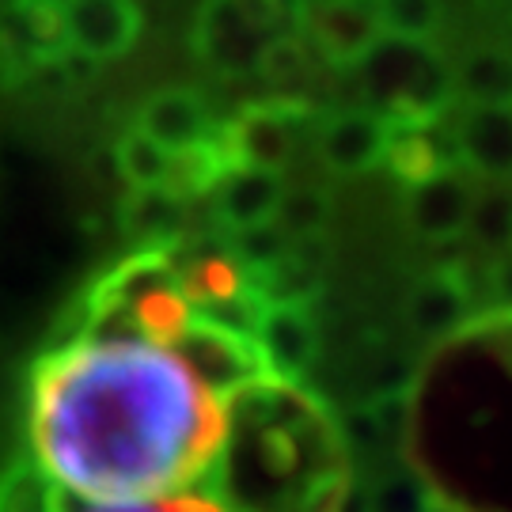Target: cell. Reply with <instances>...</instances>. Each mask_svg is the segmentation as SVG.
<instances>
[{"label": "cell", "mask_w": 512, "mask_h": 512, "mask_svg": "<svg viewBox=\"0 0 512 512\" xmlns=\"http://www.w3.org/2000/svg\"><path fill=\"white\" fill-rule=\"evenodd\" d=\"M65 19V38L69 50L84 61H114L133 50V42L141 35V8H133L126 0H76L69 8H61Z\"/></svg>", "instance_id": "4"}, {"label": "cell", "mask_w": 512, "mask_h": 512, "mask_svg": "<svg viewBox=\"0 0 512 512\" xmlns=\"http://www.w3.org/2000/svg\"><path fill=\"white\" fill-rule=\"evenodd\" d=\"M376 27L380 38H395V42H414V46H429V38L440 23L437 4L425 0H403V4H376Z\"/></svg>", "instance_id": "19"}, {"label": "cell", "mask_w": 512, "mask_h": 512, "mask_svg": "<svg viewBox=\"0 0 512 512\" xmlns=\"http://www.w3.org/2000/svg\"><path fill=\"white\" fill-rule=\"evenodd\" d=\"M224 494L239 512H338L346 471L338 437L315 403L285 380H266L228 403Z\"/></svg>", "instance_id": "2"}, {"label": "cell", "mask_w": 512, "mask_h": 512, "mask_svg": "<svg viewBox=\"0 0 512 512\" xmlns=\"http://www.w3.org/2000/svg\"><path fill=\"white\" fill-rule=\"evenodd\" d=\"M213 114L205 107V99L190 88H164L145 107L137 110V133L156 141L167 152H183L190 145H202L205 137H213Z\"/></svg>", "instance_id": "6"}, {"label": "cell", "mask_w": 512, "mask_h": 512, "mask_svg": "<svg viewBox=\"0 0 512 512\" xmlns=\"http://www.w3.org/2000/svg\"><path fill=\"white\" fill-rule=\"evenodd\" d=\"M368 512H433L425 486L410 475H387L372 486L368 494Z\"/></svg>", "instance_id": "20"}, {"label": "cell", "mask_w": 512, "mask_h": 512, "mask_svg": "<svg viewBox=\"0 0 512 512\" xmlns=\"http://www.w3.org/2000/svg\"><path fill=\"white\" fill-rule=\"evenodd\" d=\"M251 338L262 349L270 372L285 384L315 361V349H319L315 323L300 304H262Z\"/></svg>", "instance_id": "5"}, {"label": "cell", "mask_w": 512, "mask_h": 512, "mask_svg": "<svg viewBox=\"0 0 512 512\" xmlns=\"http://www.w3.org/2000/svg\"><path fill=\"white\" fill-rule=\"evenodd\" d=\"M285 183L277 171H258V167H239L213 190V209L220 224H228L236 236L255 232L274 224V217L285 205Z\"/></svg>", "instance_id": "9"}, {"label": "cell", "mask_w": 512, "mask_h": 512, "mask_svg": "<svg viewBox=\"0 0 512 512\" xmlns=\"http://www.w3.org/2000/svg\"><path fill=\"white\" fill-rule=\"evenodd\" d=\"M459 152L463 160L486 179L512 175V103L475 107L459 126Z\"/></svg>", "instance_id": "11"}, {"label": "cell", "mask_w": 512, "mask_h": 512, "mask_svg": "<svg viewBox=\"0 0 512 512\" xmlns=\"http://www.w3.org/2000/svg\"><path fill=\"white\" fill-rule=\"evenodd\" d=\"M387 145H391V129L380 114L368 110L334 114L319 133V156L334 175L372 171L387 156Z\"/></svg>", "instance_id": "8"}, {"label": "cell", "mask_w": 512, "mask_h": 512, "mask_svg": "<svg viewBox=\"0 0 512 512\" xmlns=\"http://www.w3.org/2000/svg\"><path fill=\"white\" fill-rule=\"evenodd\" d=\"M88 512H228L220 501L202 494H179V497H160V501H141V505H103V509Z\"/></svg>", "instance_id": "22"}, {"label": "cell", "mask_w": 512, "mask_h": 512, "mask_svg": "<svg viewBox=\"0 0 512 512\" xmlns=\"http://www.w3.org/2000/svg\"><path fill=\"white\" fill-rule=\"evenodd\" d=\"M304 31L315 42V50L334 65H361L368 50L380 42L376 12L368 4H323L304 8Z\"/></svg>", "instance_id": "7"}, {"label": "cell", "mask_w": 512, "mask_h": 512, "mask_svg": "<svg viewBox=\"0 0 512 512\" xmlns=\"http://www.w3.org/2000/svg\"><path fill=\"white\" fill-rule=\"evenodd\" d=\"M471 224L478 228V236L490 239V243H512V202L501 194L482 198V202H475Z\"/></svg>", "instance_id": "21"}, {"label": "cell", "mask_w": 512, "mask_h": 512, "mask_svg": "<svg viewBox=\"0 0 512 512\" xmlns=\"http://www.w3.org/2000/svg\"><path fill=\"white\" fill-rule=\"evenodd\" d=\"M270 42L274 35L266 27V16L251 8H205L194 31L198 57L224 76L255 73Z\"/></svg>", "instance_id": "3"}, {"label": "cell", "mask_w": 512, "mask_h": 512, "mask_svg": "<svg viewBox=\"0 0 512 512\" xmlns=\"http://www.w3.org/2000/svg\"><path fill=\"white\" fill-rule=\"evenodd\" d=\"M475 202V186L467 183V179H459V175H452V171H440L437 179L410 186L406 217H410V224L425 239H452L471 224Z\"/></svg>", "instance_id": "10"}, {"label": "cell", "mask_w": 512, "mask_h": 512, "mask_svg": "<svg viewBox=\"0 0 512 512\" xmlns=\"http://www.w3.org/2000/svg\"><path fill=\"white\" fill-rule=\"evenodd\" d=\"M387 167L395 179H403L406 186H421L429 179H437L440 171V152L437 145L425 137V133H391V145H387Z\"/></svg>", "instance_id": "18"}, {"label": "cell", "mask_w": 512, "mask_h": 512, "mask_svg": "<svg viewBox=\"0 0 512 512\" xmlns=\"http://www.w3.org/2000/svg\"><path fill=\"white\" fill-rule=\"evenodd\" d=\"M0 38L8 42V50L19 61H31V65H54V61H61V57L69 54L61 8H50V4L12 8L8 23L0 27Z\"/></svg>", "instance_id": "12"}, {"label": "cell", "mask_w": 512, "mask_h": 512, "mask_svg": "<svg viewBox=\"0 0 512 512\" xmlns=\"http://www.w3.org/2000/svg\"><path fill=\"white\" fill-rule=\"evenodd\" d=\"M0 512H69V497L35 459H16L0 471Z\"/></svg>", "instance_id": "14"}, {"label": "cell", "mask_w": 512, "mask_h": 512, "mask_svg": "<svg viewBox=\"0 0 512 512\" xmlns=\"http://www.w3.org/2000/svg\"><path fill=\"white\" fill-rule=\"evenodd\" d=\"M228 406L171 346L133 334L76 338L42 357L31 384L38 467L99 505L160 501L209 471Z\"/></svg>", "instance_id": "1"}, {"label": "cell", "mask_w": 512, "mask_h": 512, "mask_svg": "<svg viewBox=\"0 0 512 512\" xmlns=\"http://www.w3.org/2000/svg\"><path fill=\"white\" fill-rule=\"evenodd\" d=\"M114 160H118V171L133 190H164L167 186V171H171V152L160 148L156 141L141 137L137 129L126 133L118 148H114Z\"/></svg>", "instance_id": "16"}, {"label": "cell", "mask_w": 512, "mask_h": 512, "mask_svg": "<svg viewBox=\"0 0 512 512\" xmlns=\"http://www.w3.org/2000/svg\"><path fill=\"white\" fill-rule=\"evenodd\" d=\"M459 84L478 99V107L512 103V57L501 50H482L471 54L459 69Z\"/></svg>", "instance_id": "17"}, {"label": "cell", "mask_w": 512, "mask_h": 512, "mask_svg": "<svg viewBox=\"0 0 512 512\" xmlns=\"http://www.w3.org/2000/svg\"><path fill=\"white\" fill-rule=\"evenodd\" d=\"M463 308H467L463 281L456 274H440L429 285H421V293L410 304V319L425 334H440V330H448L456 323L459 315H463Z\"/></svg>", "instance_id": "15"}, {"label": "cell", "mask_w": 512, "mask_h": 512, "mask_svg": "<svg viewBox=\"0 0 512 512\" xmlns=\"http://www.w3.org/2000/svg\"><path fill=\"white\" fill-rule=\"evenodd\" d=\"M122 232L141 247V255H164L167 243L183 232V202L167 190H133L122 205Z\"/></svg>", "instance_id": "13"}]
</instances>
